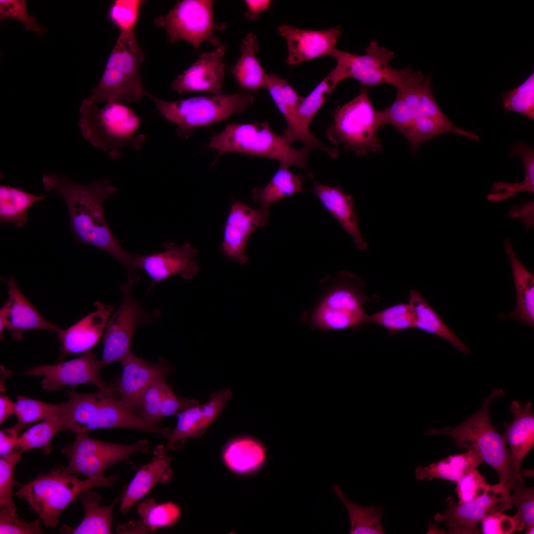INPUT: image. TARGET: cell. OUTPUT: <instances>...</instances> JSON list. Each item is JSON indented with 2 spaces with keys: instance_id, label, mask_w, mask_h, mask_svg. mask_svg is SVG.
<instances>
[{
  "instance_id": "obj_50",
  "label": "cell",
  "mask_w": 534,
  "mask_h": 534,
  "mask_svg": "<svg viewBox=\"0 0 534 534\" xmlns=\"http://www.w3.org/2000/svg\"><path fill=\"white\" fill-rule=\"evenodd\" d=\"M456 483L455 491L459 498L458 504L479 498L487 492L490 486L477 468L469 470Z\"/></svg>"
},
{
  "instance_id": "obj_61",
  "label": "cell",
  "mask_w": 534,
  "mask_h": 534,
  "mask_svg": "<svg viewBox=\"0 0 534 534\" xmlns=\"http://www.w3.org/2000/svg\"><path fill=\"white\" fill-rule=\"evenodd\" d=\"M534 525L530 526L526 529V534H534Z\"/></svg>"
},
{
  "instance_id": "obj_19",
  "label": "cell",
  "mask_w": 534,
  "mask_h": 534,
  "mask_svg": "<svg viewBox=\"0 0 534 534\" xmlns=\"http://www.w3.org/2000/svg\"><path fill=\"white\" fill-rule=\"evenodd\" d=\"M163 246L165 250L162 252L140 255L139 269L144 270L151 278L148 291L156 283L176 274L190 280L199 270V264L194 260L198 251L189 243L178 246L165 241Z\"/></svg>"
},
{
  "instance_id": "obj_13",
  "label": "cell",
  "mask_w": 534,
  "mask_h": 534,
  "mask_svg": "<svg viewBox=\"0 0 534 534\" xmlns=\"http://www.w3.org/2000/svg\"><path fill=\"white\" fill-rule=\"evenodd\" d=\"M365 53L359 55L336 48L329 56L337 64L330 74L338 83L347 78H354L365 87L387 84L397 88L402 81L404 69L389 66L388 63L394 58V53L374 41L369 43Z\"/></svg>"
},
{
  "instance_id": "obj_59",
  "label": "cell",
  "mask_w": 534,
  "mask_h": 534,
  "mask_svg": "<svg viewBox=\"0 0 534 534\" xmlns=\"http://www.w3.org/2000/svg\"><path fill=\"white\" fill-rule=\"evenodd\" d=\"M117 531L119 534H146L151 532L141 520L137 523L130 522L120 525L117 528Z\"/></svg>"
},
{
  "instance_id": "obj_52",
  "label": "cell",
  "mask_w": 534,
  "mask_h": 534,
  "mask_svg": "<svg viewBox=\"0 0 534 534\" xmlns=\"http://www.w3.org/2000/svg\"><path fill=\"white\" fill-rule=\"evenodd\" d=\"M42 524L39 518L29 523L19 519L16 513L4 510L0 511V534H44L42 530Z\"/></svg>"
},
{
  "instance_id": "obj_57",
  "label": "cell",
  "mask_w": 534,
  "mask_h": 534,
  "mask_svg": "<svg viewBox=\"0 0 534 534\" xmlns=\"http://www.w3.org/2000/svg\"><path fill=\"white\" fill-rule=\"evenodd\" d=\"M508 214L512 218H517L526 224L527 230L534 228V202L533 201L527 202L521 206H514L509 211Z\"/></svg>"
},
{
  "instance_id": "obj_8",
  "label": "cell",
  "mask_w": 534,
  "mask_h": 534,
  "mask_svg": "<svg viewBox=\"0 0 534 534\" xmlns=\"http://www.w3.org/2000/svg\"><path fill=\"white\" fill-rule=\"evenodd\" d=\"M144 95L154 102L161 116L177 125L178 134L185 139L197 128L245 112L254 101L248 92L199 96L172 101L159 99L146 91Z\"/></svg>"
},
{
  "instance_id": "obj_18",
  "label": "cell",
  "mask_w": 534,
  "mask_h": 534,
  "mask_svg": "<svg viewBox=\"0 0 534 534\" xmlns=\"http://www.w3.org/2000/svg\"><path fill=\"white\" fill-rule=\"evenodd\" d=\"M269 216L267 209L234 202L223 228L221 247L224 254L239 264H246L248 259L244 253L250 236L257 227L268 223Z\"/></svg>"
},
{
  "instance_id": "obj_43",
  "label": "cell",
  "mask_w": 534,
  "mask_h": 534,
  "mask_svg": "<svg viewBox=\"0 0 534 534\" xmlns=\"http://www.w3.org/2000/svg\"><path fill=\"white\" fill-rule=\"evenodd\" d=\"M137 512L143 523L152 532L176 523L181 516L179 507L173 502L156 504L153 499L140 503Z\"/></svg>"
},
{
  "instance_id": "obj_36",
  "label": "cell",
  "mask_w": 534,
  "mask_h": 534,
  "mask_svg": "<svg viewBox=\"0 0 534 534\" xmlns=\"http://www.w3.org/2000/svg\"><path fill=\"white\" fill-rule=\"evenodd\" d=\"M305 178L296 175L289 166L280 164L277 171L264 187H256L251 191L253 201L267 209L274 203L295 194L305 191L303 184Z\"/></svg>"
},
{
  "instance_id": "obj_51",
  "label": "cell",
  "mask_w": 534,
  "mask_h": 534,
  "mask_svg": "<svg viewBox=\"0 0 534 534\" xmlns=\"http://www.w3.org/2000/svg\"><path fill=\"white\" fill-rule=\"evenodd\" d=\"M13 18L21 22L27 30H32L39 35H43L45 28L37 23L36 18L27 12L24 0H0V19Z\"/></svg>"
},
{
  "instance_id": "obj_17",
  "label": "cell",
  "mask_w": 534,
  "mask_h": 534,
  "mask_svg": "<svg viewBox=\"0 0 534 534\" xmlns=\"http://www.w3.org/2000/svg\"><path fill=\"white\" fill-rule=\"evenodd\" d=\"M226 46L220 44L212 51L202 53L173 81L171 87L179 93L204 92L222 93L225 74Z\"/></svg>"
},
{
  "instance_id": "obj_3",
  "label": "cell",
  "mask_w": 534,
  "mask_h": 534,
  "mask_svg": "<svg viewBox=\"0 0 534 534\" xmlns=\"http://www.w3.org/2000/svg\"><path fill=\"white\" fill-rule=\"evenodd\" d=\"M322 293L314 306L305 311L302 320L312 329H358L366 322L363 304L370 301L359 277L348 271L329 275L319 281Z\"/></svg>"
},
{
  "instance_id": "obj_55",
  "label": "cell",
  "mask_w": 534,
  "mask_h": 534,
  "mask_svg": "<svg viewBox=\"0 0 534 534\" xmlns=\"http://www.w3.org/2000/svg\"><path fill=\"white\" fill-rule=\"evenodd\" d=\"M30 425L17 422L11 427L0 431V456H7L13 453L17 445L20 431Z\"/></svg>"
},
{
  "instance_id": "obj_40",
  "label": "cell",
  "mask_w": 534,
  "mask_h": 534,
  "mask_svg": "<svg viewBox=\"0 0 534 534\" xmlns=\"http://www.w3.org/2000/svg\"><path fill=\"white\" fill-rule=\"evenodd\" d=\"M335 493L346 507L351 522V534H384L381 519L383 509L377 506H363L349 500L339 487L333 488Z\"/></svg>"
},
{
  "instance_id": "obj_46",
  "label": "cell",
  "mask_w": 534,
  "mask_h": 534,
  "mask_svg": "<svg viewBox=\"0 0 534 534\" xmlns=\"http://www.w3.org/2000/svg\"><path fill=\"white\" fill-rule=\"evenodd\" d=\"M510 494L512 504L517 508V513L513 516L516 525L517 531H522L534 525V489L523 485L517 480L513 484Z\"/></svg>"
},
{
  "instance_id": "obj_20",
  "label": "cell",
  "mask_w": 534,
  "mask_h": 534,
  "mask_svg": "<svg viewBox=\"0 0 534 534\" xmlns=\"http://www.w3.org/2000/svg\"><path fill=\"white\" fill-rule=\"evenodd\" d=\"M123 371L115 392L121 402L133 412L138 410L142 396L155 381L165 378L172 368L164 362L151 363L131 351L120 361Z\"/></svg>"
},
{
  "instance_id": "obj_53",
  "label": "cell",
  "mask_w": 534,
  "mask_h": 534,
  "mask_svg": "<svg viewBox=\"0 0 534 534\" xmlns=\"http://www.w3.org/2000/svg\"><path fill=\"white\" fill-rule=\"evenodd\" d=\"M481 523L482 532L484 534H510L517 531L514 518L506 515L503 512L488 515Z\"/></svg>"
},
{
  "instance_id": "obj_23",
  "label": "cell",
  "mask_w": 534,
  "mask_h": 534,
  "mask_svg": "<svg viewBox=\"0 0 534 534\" xmlns=\"http://www.w3.org/2000/svg\"><path fill=\"white\" fill-rule=\"evenodd\" d=\"M95 310L69 327L56 333L60 343L59 359L70 354L86 353L103 336L108 320L115 311L111 305L94 303Z\"/></svg>"
},
{
  "instance_id": "obj_54",
  "label": "cell",
  "mask_w": 534,
  "mask_h": 534,
  "mask_svg": "<svg viewBox=\"0 0 534 534\" xmlns=\"http://www.w3.org/2000/svg\"><path fill=\"white\" fill-rule=\"evenodd\" d=\"M199 404L196 400L186 398L179 399L169 387L161 401L160 418L162 419L167 416L177 415L179 412Z\"/></svg>"
},
{
  "instance_id": "obj_58",
  "label": "cell",
  "mask_w": 534,
  "mask_h": 534,
  "mask_svg": "<svg viewBox=\"0 0 534 534\" xmlns=\"http://www.w3.org/2000/svg\"><path fill=\"white\" fill-rule=\"evenodd\" d=\"M243 2L247 10L245 12L246 19L252 21L258 19L265 11L270 8L271 0H245Z\"/></svg>"
},
{
  "instance_id": "obj_37",
  "label": "cell",
  "mask_w": 534,
  "mask_h": 534,
  "mask_svg": "<svg viewBox=\"0 0 534 534\" xmlns=\"http://www.w3.org/2000/svg\"><path fill=\"white\" fill-rule=\"evenodd\" d=\"M45 196L36 195L8 185L0 186V222H8L16 228L24 226L28 220V211Z\"/></svg>"
},
{
  "instance_id": "obj_24",
  "label": "cell",
  "mask_w": 534,
  "mask_h": 534,
  "mask_svg": "<svg viewBox=\"0 0 534 534\" xmlns=\"http://www.w3.org/2000/svg\"><path fill=\"white\" fill-rule=\"evenodd\" d=\"M338 84L329 73L307 96L303 97L298 110L293 131L288 139L289 144L300 140L304 143L303 147L309 151L319 149L332 158L338 157V151L322 143L309 128L311 122Z\"/></svg>"
},
{
  "instance_id": "obj_48",
  "label": "cell",
  "mask_w": 534,
  "mask_h": 534,
  "mask_svg": "<svg viewBox=\"0 0 534 534\" xmlns=\"http://www.w3.org/2000/svg\"><path fill=\"white\" fill-rule=\"evenodd\" d=\"M170 387L165 378L154 382L143 394L138 415L146 423L153 426H159L161 403L165 392Z\"/></svg>"
},
{
  "instance_id": "obj_33",
  "label": "cell",
  "mask_w": 534,
  "mask_h": 534,
  "mask_svg": "<svg viewBox=\"0 0 534 534\" xmlns=\"http://www.w3.org/2000/svg\"><path fill=\"white\" fill-rule=\"evenodd\" d=\"M222 457L226 466L241 474L256 472L264 465L267 459L265 446L251 438H241L230 442L225 447Z\"/></svg>"
},
{
  "instance_id": "obj_56",
  "label": "cell",
  "mask_w": 534,
  "mask_h": 534,
  "mask_svg": "<svg viewBox=\"0 0 534 534\" xmlns=\"http://www.w3.org/2000/svg\"><path fill=\"white\" fill-rule=\"evenodd\" d=\"M12 374L10 370L3 366H0V424L3 423L11 414H13L14 402L7 395L4 386V381L7 377Z\"/></svg>"
},
{
  "instance_id": "obj_10",
  "label": "cell",
  "mask_w": 534,
  "mask_h": 534,
  "mask_svg": "<svg viewBox=\"0 0 534 534\" xmlns=\"http://www.w3.org/2000/svg\"><path fill=\"white\" fill-rule=\"evenodd\" d=\"M213 7L211 0H178L168 13L157 17L154 23L164 30L172 44L185 41L196 51L205 42L217 46L220 44L216 34L226 25L216 23Z\"/></svg>"
},
{
  "instance_id": "obj_15",
  "label": "cell",
  "mask_w": 534,
  "mask_h": 534,
  "mask_svg": "<svg viewBox=\"0 0 534 534\" xmlns=\"http://www.w3.org/2000/svg\"><path fill=\"white\" fill-rule=\"evenodd\" d=\"M447 507L443 513H436L434 519L444 522L449 534H479L477 526L486 516L511 509L510 491L502 485H490L482 496L471 501L458 504L449 496L446 499Z\"/></svg>"
},
{
  "instance_id": "obj_9",
  "label": "cell",
  "mask_w": 534,
  "mask_h": 534,
  "mask_svg": "<svg viewBox=\"0 0 534 534\" xmlns=\"http://www.w3.org/2000/svg\"><path fill=\"white\" fill-rule=\"evenodd\" d=\"M333 117V123L325 132L332 143L342 145L357 156L381 152L377 134L382 126L366 87L362 86L357 96L336 108Z\"/></svg>"
},
{
  "instance_id": "obj_42",
  "label": "cell",
  "mask_w": 534,
  "mask_h": 534,
  "mask_svg": "<svg viewBox=\"0 0 534 534\" xmlns=\"http://www.w3.org/2000/svg\"><path fill=\"white\" fill-rule=\"evenodd\" d=\"M64 409V402L51 404L18 396L13 414L17 417L18 422L31 425L33 422L62 416Z\"/></svg>"
},
{
  "instance_id": "obj_47",
  "label": "cell",
  "mask_w": 534,
  "mask_h": 534,
  "mask_svg": "<svg viewBox=\"0 0 534 534\" xmlns=\"http://www.w3.org/2000/svg\"><path fill=\"white\" fill-rule=\"evenodd\" d=\"M23 453L20 450H16L7 456L0 458V510L12 513H15L17 509L13 501V488L16 484H19L14 479V470Z\"/></svg>"
},
{
  "instance_id": "obj_2",
  "label": "cell",
  "mask_w": 534,
  "mask_h": 534,
  "mask_svg": "<svg viewBox=\"0 0 534 534\" xmlns=\"http://www.w3.org/2000/svg\"><path fill=\"white\" fill-rule=\"evenodd\" d=\"M502 389H493L485 398L480 409L460 424L442 429L432 428L428 436L444 435L451 437L460 449L476 451L484 462L497 473L499 483L511 491L517 481L507 444L503 436L492 425L490 408L492 401L504 396Z\"/></svg>"
},
{
  "instance_id": "obj_49",
  "label": "cell",
  "mask_w": 534,
  "mask_h": 534,
  "mask_svg": "<svg viewBox=\"0 0 534 534\" xmlns=\"http://www.w3.org/2000/svg\"><path fill=\"white\" fill-rule=\"evenodd\" d=\"M144 2L141 0H115L109 7L108 17L120 32L135 31Z\"/></svg>"
},
{
  "instance_id": "obj_4",
  "label": "cell",
  "mask_w": 534,
  "mask_h": 534,
  "mask_svg": "<svg viewBox=\"0 0 534 534\" xmlns=\"http://www.w3.org/2000/svg\"><path fill=\"white\" fill-rule=\"evenodd\" d=\"M81 117L79 126L82 135L91 145L119 159L126 147L141 149L145 140L143 134H137L141 125L139 116L130 107L120 102H107L102 108L87 99L80 107Z\"/></svg>"
},
{
  "instance_id": "obj_16",
  "label": "cell",
  "mask_w": 534,
  "mask_h": 534,
  "mask_svg": "<svg viewBox=\"0 0 534 534\" xmlns=\"http://www.w3.org/2000/svg\"><path fill=\"white\" fill-rule=\"evenodd\" d=\"M103 367L94 353L89 351L78 358L55 364L36 366L24 374L43 376L41 387L46 391H57L65 386L84 384L95 385L105 392H115V385L103 381L99 372Z\"/></svg>"
},
{
  "instance_id": "obj_29",
  "label": "cell",
  "mask_w": 534,
  "mask_h": 534,
  "mask_svg": "<svg viewBox=\"0 0 534 534\" xmlns=\"http://www.w3.org/2000/svg\"><path fill=\"white\" fill-rule=\"evenodd\" d=\"M311 179L313 187L310 191L351 236L357 249L366 250L368 244L358 228V217L355 210L353 197L345 193L339 185H327L317 182L313 177Z\"/></svg>"
},
{
  "instance_id": "obj_31",
  "label": "cell",
  "mask_w": 534,
  "mask_h": 534,
  "mask_svg": "<svg viewBox=\"0 0 534 534\" xmlns=\"http://www.w3.org/2000/svg\"><path fill=\"white\" fill-rule=\"evenodd\" d=\"M91 488L80 494L81 502L85 511L84 517L80 524L75 528L66 525L61 527L62 534H112L113 512L116 505L121 501L120 494L109 505L102 506L101 496Z\"/></svg>"
},
{
  "instance_id": "obj_11",
  "label": "cell",
  "mask_w": 534,
  "mask_h": 534,
  "mask_svg": "<svg viewBox=\"0 0 534 534\" xmlns=\"http://www.w3.org/2000/svg\"><path fill=\"white\" fill-rule=\"evenodd\" d=\"M64 402L62 431L76 434L100 429L124 428L127 412L113 393L99 390L84 394L67 390Z\"/></svg>"
},
{
  "instance_id": "obj_38",
  "label": "cell",
  "mask_w": 534,
  "mask_h": 534,
  "mask_svg": "<svg viewBox=\"0 0 534 534\" xmlns=\"http://www.w3.org/2000/svg\"><path fill=\"white\" fill-rule=\"evenodd\" d=\"M265 89L286 122L282 135L287 141L293 131L298 110L303 97L298 94L287 80L272 73L267 74Z\"/></svg>"
},
{
  "instance_id": "obj_27",
  "label": "cell",
  "mask_w": 534,
  "mask_h": 534,
  "mask_svg": "<svg viewBox=\"0 0 534 534\" xmlns=\"http://www.w3.org/2000/svg\"><path fill=\"white\" fill-rule=\"evenodd\" d=\"M8 299L4 304L6 310L7 330L11 337L19 341L26 331L32 330L47 331L56 333L60 329L44 318L18 288L14 277L6 281Z\"/></svg>"
},
{
  "instance_id": "obj_25",
  "label": "cell",
  "mask_w": 534,
  "mask_h": 534,
  "mask_svg": "<svg viewBox=\"0 0 534 534\" xmlns=\"http://www.w3.org/2000/svg\"><path fill=\"white\" fill-rule=\"evenodd\" d=\"M163 445L156 446L153 457L136 472L122 495L120 509L127 513L157 484L168 483L173 477L172 458Z\"/></svg>"
},
{
  "instance_id": "obj_32",
  "label": "cell",
  "mask_w": 534,
  "mask_h": 534,
  "mask_svg": "<svg viewBox=\"0 0 534 534\" xmlns=\"http://www.w3.org/2000/svg\"><path fill=\"white\" fill-rule=\"evenodd\" d=\"M259 49L257 35L253 32L247 34L242 41L239 58L230 68L242 90L256 92L266 88L267 73L257 57Z\"/></svg>"
},
{
  "instance_id": "obj_45",
  "label": "cell",
  "mask_w": 534,
  "mask_h": 534,
  "mask_svg": "<svg viewBox=\"0 0 534 534\" xmlns=\"http://www.w3.org/2000/svg\"><path fill=\"white\" fill-rule=\"evenodd\" d=\"M504 109L514 111L534 120V73L517 88L502 95Z\"/></svg>"
},
{
  "instance_id": "obj_28",
  "label": "cell",
  "mask_w": 534,
  "mask_h": 534,
  "mask_svg": "<svg viewBox=\"0 0 534 534\" xmlns=\"http://www.w3.org/2000/svg\"><path fill=\"white\" fill-rule=\"evenodd\" d=\"M513 414V421L505 424L503 435L507 444L517 480L524 483L521 473L522 462L534 445V413L532 403L528 402L522 405L514 400L510 405Z\"/></svg>"
},
{
  "instance_id": "obj_5",
  "label": "cell",
  "mask_w": 534,
  "mask_h": 534,
  "mask_svg": "<svg viewBox=\"0 0 534 534\" xmlns=\"http://www.w3.org/2000/svg\"><path fill=\"white\" fill-rule=\"evenodd\" d=\"M77 476L66 472L63 466H56L45 474H39L26 484H20L15 495L28 502L44 525L56 527L62 512L84 491L91 488L111 486L119 477L116 474L100 478L80 480Z\"/></svg>"
},
{
  "instance_id": "obj_1",
  "label": "cell",
  "mask_w": 534,
  "mask_h": 534,
  "mask_svg": "<svg viewBox=\"0 0 534 534\" xmlns=\"http://www.w3.org/2000/svg\"><path fill=\"white\" fill-rule=\"evenodd\" d=\"M44 189L61 195L69 215V226L75 240L110 254L127 270L129 282L137 281L140 255L126 251L113 235L105 219L104 204L116 191L108 178L84 184L64 175L46 173L42 178Z\"/></svg>"
},
{
  "instance_id": "obj_34",
  "label": "cell",
  "mask_w": 534,
  "mask_h": 534,
  "mask_svg": "<svg viewBox=\"0 0 534 534\" xmlns=\"http://www.w3.org/2000/svg\"><path fill=\"white\" fill-rule=\"evenodd\" d=\"M409 302L413 313L414 328L437 335L449 342L452 346L464 354L470 349L447 326L437 313L416 290L409 292Z\"/></svg>"
},
{
  "instance_id": "obj_12",
  "label": "cell",
  "mask_w": 534,
  "mask_h": 534,
  "mask_svg": "<svg viewBox=\"0 0 534 534\" xmlns=\"http://www.w3.org/2000/svg\"><path fill=\"white\" fill-rule=\"evenodd\" d=\"M76 435L74 442L61 449L69 459L64 469L70 474L103 478L104 472L117 463L135 453H146L149 450V442L144 439L126 445L98 440L88 433Z\"/></svg>"
},
{
  "instance_id": "obj_6",
  "label": "cell",
  "mask_w": 534,
  "mask_h": 534,
  "mask_svg": "<svg viewBox=\"0 0 534 534\" xmlns=\"http://www.w3.org/2000/svg\"><path fill=\"white\" fill-rule=\"evenodd\" d=\"M209 146L217 151L218 156L237 152L270 158L280 164L304 169L308 177L312 175L307 164L310 151L304 147H292L282 135L273 131L268 121L228 125L211 138Z\"/></svg>"
},
{
  "instance_id": "obj_14",
  "label": "cell",
  "mask_w": 534,
  "mask_h": 534,
  "mask_svg": "<svg viewBox=\"0 0 534 534\" xmlns=\"http://www.w3.org/2000/svg\"><path fill=\"white\" fill-rule=\"evenodd\" d=\"M122 301L109 318L103 335V351L100 361L103 367L120 361L131 352V344L135 329L138 325L147 324L156 319L160 312H145L133 297L132 284L121 285Z\"/></svg>"
},
{
  "instance_id": "obj_30",
  "label": "cell",
  "mask_w": 534,
  "mask_h": 534,
  "mask_svg": "<svg viewBox=\"0 0 534 534\" xmlns=\"http://www.w3.org/2000/svg\"><path fill=\"white\" fill-rule=\"evenodd\" d=\"M511 267L516 295V304L509 314L499 313L501 319H514L534 327V277L516 256L512 244L506 239L503 245Z\"/></svg>"
},
{
  "instance_id": "obj_39",
  "label": "cell",
  "mask_w": 534,
  "mask_h": 534,
  "mask_svg": "<svg viewBox=\"0 0 534 534\" xmlns=\"http://www.w3.org/2000/svg\"><path fill=\"white\" fill-rule=\"evenodd\" d=\"M517 155L521 159L525 170L523 181L517 183L496 182L492 186L493 192L487 196L490 201L499 202L514 196L521 191L534 192V151L528 145L518 143L514 146L509 156Z\"/></svg>"
},
{
  "instance_id": "obj_44",
  "label": "cell",
  "mask_w": 534,
  "mask_h": 534,
  "mask_svg": "<svg viewBox=\"0 0 534 534\" xmlns=\"http://www.w3.org/2000/svg\"><path fill=\"white\" fill-rule=\"evenodd\" d=\"M366 322H372L386 328L394 335L400 331L414 328L413 313L409 303H399L371 315H367Z\"/></svg>"
},
{
  "instance_id": "obj_7",
  "label": "cell",
  "mask_w": 534,
  "mask_h": 534,
  "mask_svg": "<svg viewBox=\"0 0 534 534\" xmlns=\"http://www.w3.org/2000/svg\"><path fill=\"white\" fill-rule=\"evenodd\" d=\"M144 57L135 31L120 32L103 75L87 99L95 103L139 101L145 91L140 75Z\"/></svg>"
},
{
  "instance_id": "obj_21",
  "label": "cell",
  "mask_w": 534,
  "mask_h": 534,
  "mask_svg": "<svg viewBox=\"0 0 534 534\" xmlns=\"http://www.w3.org/2000/svg\"><path fill=\"white\" fill-rule=\"evenodd\" d=\"M277 31L286 41V62L289 65L330 55L342 35L339 26L324 30H311L283 24L278 26Z\"/></svg>"
},
{
  "instance_id": "obj_26",
  "label": "cell",
  "mask_w": 534,
  "mask_h": 534,
  "mask_svg": "<svg viewBox=\"0 0 534 534\" xmlns=\"http://www.w3.org/2000/svg\"><path fill=\"white\" fill-rule=\"evenodd\" d=\"M425 76L420 71L408 67L404 69L402 82L396 88L395 100L389 107L378 114L382 126L390 124L402 134L415 118L419 106V95Z\"/></svg>"
},
{
  "instance_id": "obj_60",
  "label": "cell",
  "mask_w": 534,
  "mask_h": 534,
  "mask_svg": "<svg viewBox=\"0 0 534 534\" xmlns=\"http://www.w3.org/2000/svg\"><path fill=\"white\" fill-rule=\"evenodd\" d=\"M7 325L6 310L4 304H3L0 309V338L1 341H2L4 338L3 333L5 331L7 330Z\"/></svg>"
},
{
  "instance_id": "obj_22",
  "label": "cell",
  "mask_w": 534,
  "mask_h": 534,
  "mask_svg": "<svg viewBox=\"0 0 534 534\" xmlns=\"http://www.w3.org/2000/svg\"><path fill=\"white\" fill-rule=\"evenodd\" d=\"M231 396L230 390L223 389L213 393L206 403L179 412L177 415V424L171 429L167 439L166 450L180 449L187 439L202 437L225 407Z\"/></svg>"
},
{
  "instance_id": "obj_35",
  "label": "cell",
  "mask_w": 534,
  "mask_h": 534,
  "mask_svg": "<svg viewBox=\"0 0 534 534\" xmlns=\"http://www.w3.org/2000/svg\"><path fill=\"white\" fill-rule=\"evenodd\" d=\"M484 462L479 454L475 450L451 455L427 466L417 467L414 472L415 477L420 481L441 479L456 482L469 470L477 468Z\"/></svg>"
},
{
  "instance_id": "obj_41",
  "label": "cell",
  "mask_w": 534,
  "mask_h": 534,
  "mask_svg": "<svg viewBox=\"0 0 534 534\" xmlns=\"http://www.w3.org/2000/svg\"><path fill=\"white\" fill-rule=\"evenodd\" d=\"M63 426V416L46 419L30 427L19 438L16 450L23 452L35 448L41 449L45 454L50 453L51 441Z\"/></svg>"
}]
</instances>
